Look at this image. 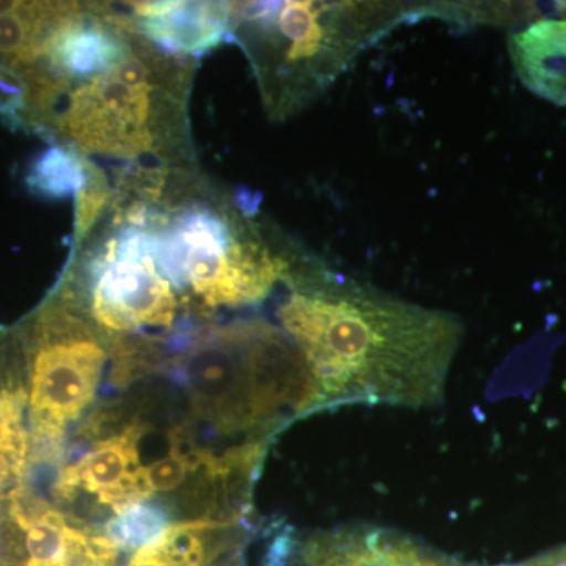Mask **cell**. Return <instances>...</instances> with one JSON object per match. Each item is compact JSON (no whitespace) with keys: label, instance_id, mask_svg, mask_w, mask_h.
Listing matches in <instances>:
<instances>
[{"label":"cell","instance_id":"cell-13","mask_svg":"<svg viewBox=\"0 0 566 566\" xmlns=\"http://www.w3.org/2000/svg\"><path fill=\"white\" fill-rule=\"evenodd\" d=\"M521 82L539 98L566 107V18H543L509 36Z\"/></svg>","mask_w":566,"mask_h":566},{"label":"cell","instance_id":"cell-11","mask_svg":"<svg viewBox=\"0 0 566 566\" xmlns=\"http://www.w3.org/2000/svg\"><path fill=\"white\" fill-rule=\"evenodd\" d=\"M25 181L36 196L73 197L76 232L92 229L112 196V177L99 163L61 145H50L36 158Z\"/></svg>","mask_w":566,"mask_h":566},{"label":"cell","instance_id":"cell-15","mask_svg":"<svg viewBox=\"0 0 566 566\" xmlns=\"http://www.w3.org/2000/svg\"><path fill=\"white\" fill-rule=\"evenodd\" d=\"M517 566H566V546Z\"/></svg>","mask_w":566,"mask_h":566},{"label":"cell","instance_id":"cell-5","mask_svg":"<svg viewBox=\"0 0 566 566\" xmlns=\"http://www.w3.org/2000/svg\"><path fill=\"white\" fill-rule=\"evenodd\" d=\"M18 331L28 359L33 464L61 455L66 431L95 400L109 340L63 282Z\"/></svg>","mask_w":566,"mask_h":566},{"label":"cell","instance_id":"cell-1","mask_svg":"<svg viewBox=\"0 0 566 566\" xmlns=\"http://www.w3.org/2000/svg\"><path fill=\"white\" fill-rule=\"evenodd\" d=\"M120 6L33 3L20 43L0 55V118L118 169L196 166L197 59L153 44Z\"/></svg>","mask_w":566,"mask_h":566},{"label":"cell","instance_id":"cell-10","mask_svg":"<svg viewBox=\"0 0 566 566\" xmlns=\"http://www.w3.org/2000/svg\"><path fill=\"white\" fill-rule=\"evenodd\" d=\"M31 455L28 363L17 331L0 329V493L22 483Z\"/></svg>","mask_w":566,"mask_h":566},{"label":"cell","instance_id":"cell-7","mask_svg":"<svg viewBox=\"0 0 566 566\" xmlns=\"http://www.w3.org/2000/svg\"><path fill=\"white\" fill-rule=\"evenodd\" d=\"M145 433V424H126L118 433L99 439L82 455L69 461L52 488L55 501L70 504L87 495L115 515L142 502L139 442Z\"/></svg>","mask_w":566,"mask_h":566},{"label":"cell","instance_id":"cell-4","mask_svg":"<svg viewBox=\"0 0 566 566\" xmlns=\"http://www.w3.org/2000/svg\"><path fill=\"white\" fill-rule=\"evenodd\" d=\"M175 363L192 416L218 433L263 431L286 412L314 409L303 354L282 327L264 319L205 324Z\"/></svg>","mask_w":566,"mask_h":566},{"label":"cell","instance_id":"cell-2","mask_svg":"<svg viewBox=\"0 0 566 566\" xmlns=\"http://www.w3.org/2000/svg\"><path fill=\"white\" fill-rule=\"evenodd\" d=\"M281 327L303 354L314 409L346 403L430 408L444 400L464 326L304 259L285 281Z\"/></svg>","mask_w":566,"mask_h":566},{"label":"cell","instance_id":"cell-9","mask_svg":"<svg viewBox=\"0 0 566 566\" xmlns=\"http://www.w3.org/2000/svg\"><path fill=\"white\" fill-rule=\"evenodd\" d=\"M123 6L139 31L169 54L199 59L229 40V2L147 0Z\"/></svg>","mask_w":566,"mask_h":566},{"label":"cell","instance_id":"cell-14","mask_svg":"<svg viewBox=\"0 0 566 566\" xmlns=\"http://www.w3.org/2000/svg\"><path fill=\"white\" fill-rule=\"evenodd\" d=\"M169 523L163 506L144 501L126 506L123 512L115 515L107 524L106 534L122 549L137 551L161 535Z\"/></svg>","mask_w":566,"mask_h":566},{"label":"cell","instance_id":"cell-3","mask_svg":"<svg viewBox=\"0 0 566 566\" xmlns=\"http://www.w3.org/2000/svg\"><path fill=\"white\" fill-rule=\"evenodd\" d=\"M229 40L243 50L264 112L289 120L322 98L356 55L412 7L389 2H229Z\"/></svg>","mask_w":566,"mask_h":566},{"label":"cell","instance_id":"cell-12","mask_svg":"<svg viewBox=\"0 0 566 566\" xmlns=\"http://www.w3.org/2000/svg\"><path fill=\"white\" fill-rule=\"evenodd\" d=\"M237 521L191 520L169 524L137 549L126 566H222L240 553Z\"/></svg>","mask_w":566,"mask_h":566},{"label":"cell","instance_id":"cell-8","mask_svg":"<svg viewBox=\"0 0 566 566\" xmlns=\"http://www.w3.org/2000/svg\"><path fill=\"white\" fill-rule=\"evenodd\" d=\"M293 558L275 546L273 566H476L385 528L346 527L308 536Z\"/></svg>","mask_w":566,"mask_h":566},{"label":"cell","instance_id":"cell-6","mask_svg":"<svg viewBox=\"0 0 566 566\" xmlns=\"http://www.w3.org/2000/svg\"><path fill=\"white\" fill-rule=\"evenodd\" d=\"M122 551L25 483L0 493V566H118Z\"/></svg>","mask_w":566,"mask_h":566}]
</instances>
